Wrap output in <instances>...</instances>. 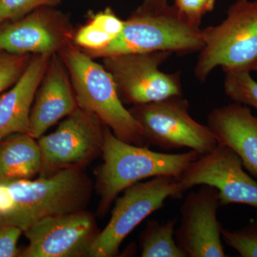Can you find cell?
Listing matches in <instances>:
<instances>
[{
  "label": "cell",
  "mask_w": 257,
  "mask_h": 257,
  "mask_svg": "<svg viewBox=\"0 0 257 257\" xmlns=\"http://www.w3.org/2000/svg\"><path fill=\"white\" fill-rule=\"evenodd\" d=\"M92 182L82 169H63L36 180L0 182V225L27 231L48 216L85 210Z\"/></svg>",
  "instance_id": "1"
},
{
  "label": "cell",
  "mask_w": 257,
  "mask_h": 257,
  "mask_svg": "<svg viewBox=\"0 0 257 257\" xmlns=\"http://www.w3.org/2000/svg\"><path fill=\"white\" fill-rule=\"evenodd\" d=\"M101 155L103 164L97 172L100 215H104L120 193L130 186L159 176L178 177L200 156L194 150L180 154L152 151L148 147L120 140L106 126Z\"/></svg>",
  "instance_id": "2"
},
{
  "label": "cell",
  "mask_w": 257,
  "mask_h": 257,
  "mask_svg": "<svg viewBox=\"0 0 257 257\" xmlns=\"http://www.w3.org/2000/svg\"><path fill=\"white\" fill-rule=\"evenodd\" d=\"M204 44L203 29L184 18L175 5H167L147 11L137 9L124 20L122 31L110 45L84 52L94 60L159 51L184 55L199 52Z\"/></svg>",
  "instance_id": "3"
},
{
  "label": "cell",
  "mask_w": 257,
  "mask_h": 257,
  "mask_svg": "<svg viewBox=\"0 0 257 257\" xmlns=\"http://www.w3.org/2000/svg\"><path fill=\"white\" fill-rule=\"evenodd\" d=\"M58 55L68 71L79 107L94 113L120 140L148 147L141 126L124 107L114 79L104 66L74 43Z\"/></svg>",
  "instance_id": "4"
},
{
  "label": "cell",
  "mask_w": 257,
  "mask_h": 257,
  "mask_svg": "<svg viewBox=\"0 0 257 257\" xmlns=\"http://www.w3.org/2000/svg\"><path fill=\"white\" fill-rule=\"evenodd\" d=\"M194 75L204 82L216 67L224 72H257V0H237L224 21L203 29Z\"/></svg>",
  "instance_id": "5"
},
{
  "label": "cell",
  "mask_w": 257,
  "mask_h": 257,
  "mask_svg": "<svg viewBox=\"0 0 257 257\" xmlns=\"http://www.w3.org/2000/svg\"><path fill=\"white\" fill-rule=\"evenodd\" d=\"M116 198L110 220L89 248L88 256L112 257L136 226L164 206L168 198L180 199L184 192L178 177L159 176L130 186Z\"/></svg>",
  "instance_id": "6"
},
{
  "label": "cell",
  "mask_w": 257,
  "mask_h": 257,
  "mask_svg": "<svg viewBox=\"0 0 257 257\" xmlns=\"http://www.w3.org/2000/svg\"><path fill=\"white\" fill-rule=\"evenodd\" d=\"M189 109L188 101L179 96L133 105L128 110L141 126L149 147L189 148L205 155L217 146V140L209 126L193 119Z\"/></svg>",
  "instance_id": "7"
},
{
  "label": "cell",
  "mask_w": 257,
  "mask_h": 257,
  "mask_svg": "<svg viewBox=\"0 0 257 257\" xmlns=\"http://www.w3.org/2000/svg\"><path fill=\"white\" fill-rule=\"evenodd\" d=\"M171 55L159 51L111 56L102 58V65L114 79L123 104H147L182 96L179 73L160 69Z\"/></svg>",
  "instance_id": "8"
},
{
  "label": "cell",
  "mask_w": 257,
  "mask_h": 257,
  "mask_svg": "<svg viewBox=\"0 0 257 257\" xmlns=\"http://www.w3.org/2000/svg\"><path fill=\"white\" fill-rule=\"evenodd\" d=\"M105 125L92 111L77 107L54 133L37 140L42 154L40 177L63 169H82L102 154Z\"/></svg>",
  "instance_id": "9"
},
{
  "label": "cell",
  "mask_w": 257,
  "mask_h": 257,
  "mask_svg": "<svg viewBox=\"0 0 257 257\" xmlns=\"http://www.w3.org/2000/svg\"><path fill=\"white\" fill-rule=\"evenodd\" d=\"M178 179L184 193L206 184L217 189L220 206L239 204L257 209V182L245 172L241 159L229 147L218 144L192 162Z\"/></svg>",
  "instance_id": "10"
},
{
  "label": "cell",
  "mask_w": 257,
  "mask_h": 257,
  "mask_svg": "<svg viewBox=\"0 0 257 257\" xmlns=\"http://www.w3.org/2000/svg\"><path fill=\"white\" fill-rule=\"evenodd\" d=\"M75 30L68 15L55 7H42L0 25V51L20 55H58L73 43Z\"/></svg>",
  "instance_id": "11"
},
{
  "label": "cell",
  "mask_w": 257,
  "mask_h": 257,
  "mask_svg": "<svg viewBox=\"0 0 257 257\" xmlns=\"http://www.w3.org/2000/svg\"><path fill=\"white\" fill-rule=\"evenodd\" d=\"M99 232L95 218L86 209L48 216L25 231L29 245L20 256H88Z\"/></svg>",
  "instance_id": "12"
},
{
  "label": "cell",
  "mask_w": 257,
  "mask_h": 257,
  "mask_svg": "<svg viewBox=\"0 0 257 257\" xmlns=\"http://www.w3.org/2000/svg\"><path fill=\"white\" fill-rule=\"evenodd\" d=\"M219 206L217 189L206 184L184 199L175 238L186 256H226L217 217Z\"/></svg>",
  "instance_id": "13"
},
{
  "label": "cell",
  "mask_w": 257,
  "mask_h": 257,
  "mask_svg": "<svg viewBox=\"0 0 257 257\" xmlns=\"http://www.w3.org/2000/svg\"><path fill=\"white\" fill-rule=\"evenodd\" d=\"M77 107L67 67L60 55L51 56L32 104L29 135L38 140Z\"/></svg>",
  "instance_id": "14"
},
{
  "label": "cell",
  "mask_w": 257,
  "mask_h": 257,
  "mask_svg": "<svg viewBox=\"0 0 257 257\" xmlns=\"http://www.w3.org/2000/svg\"><path fill=\"white\" fill-rule=\"evenodd\" d=\"M207 126L218 144L236 152L243 167L257 177V116L249 107L234 102L216 108L208 116Z\"/></svg>",
  "instance_id": "15"
},
{
  "label": "cell",
  "mask_w": 257,
  "mask_h": 257,
  "mask_svg": "<svg viewBox=\"0 0 257 257\" xmlns=\"http://www.w3.org/2000/svg\"><path fill=\"white\" fill-rule=\"evenodd\" d=\"M51 56L32 55L18 82L0 96V142L15 134H29L32 104Z\"/></svg>",
  "instance_id": "16"
},
{
  "label": "cell",
  "mask_w": 257,
  "mask_h": 257,
  "mask_svg": "<svg viewBox=\"0 0 257 257\" xmlns=\"http://www.w3.org/2000/svg\"><path fill=\"white\" fill-rule=\"evenodd\" d=\"M37 140L15 134L0 142V182L30 179L40 173L42 154Z\"/></svg>",
  "instance_id": "17"
},
{
  "label": "cell",
  "mask_w": 257,
  "mask_h": 257,
  "mask_svg": "<svg viewBox=\"0 0 257 257\" xmlns=\"http://www.w3.org/2000/svg\"><path fill=\"white\" fill-rule=\"evenodd\" d=\"M124 25L110 8L89 13L87 22L74 32V45L84 52L101 50L119 36Z\"/></svg>",
  "instance_id": "18"
},
{
  "label": "cell",
  "mask_w": 257,
  "mask_h": 257,
  "mask_svg": "<svg viewBox=\"0 0 257 257\" xmlns=\"http://www.w3.org/2000/svg\"><path fill=\"white\" fill-rule=\"evenodd\" d=\"M177 218L160 222L147 221L140 235L141 256L143 257H187L176 243Z\"/></svg>",
  "instance_id": "19"
},
{
  "label": "cell",
  "mask_w": 257,
  "mask_h": 257,
  "mask_svg": "<svg viewBox=\"0 0 257 257\" xmlns=\"http://www.w3.org/2000/svg\"><path fill=\"white\" fill-rule=\"evenodd\" d=\"M225 94L231 100L257 110V82L248 72H224Z\"/></svg>",
  "instance_id": "20"
},
{
  "label": "cell",
  "mask_w": 257,
  "mask_h": 257,
  "mask_svg": "<svg viewBox=\"0 0 257 257\" xmlns=\"http://www.w3.org/2000/svg\"><path fill=\"white\" fill-rule=\"evenodd\" d=\"M225 243L241 257H257V221L241 229H221Z\"/></svg>",
  "instance_id": "21"
},
{
  "label": "cell",
  "mask_w": 257,
  "mask_h": 257,
  "mask_svg": "<svg viewBox=\"0 0 257 257\" xmlns=\"http://www.w3.org/2000/svg\"><path fill=\"white\" fill-rule=\"evenodd\" d=\"M32 56L0 51V94L18 82L28 67Z\"/></svg>",
  "instance_id": "22"
},
{
  "label": "cell",
  "mask_w": 257,
  "mask_h": 257,
  "mask_svg": "<svg viewBox=\"0 0 257 257\" xmlns=\"http://www.w3.org/2000/svg\"><path fill=\"white\" fill-rule=\"evenodd\" d=\"M63 0H0V25L22 18L42 7H55Z\"/></svg>",
  "instance_id": "23"
},
{
  "label": "cell",
  "mask_w": 257,
  "mask_h": 257,
  "mask_svg": "<svg viewBox=\"0 0 257 257\" xmlns=\"http://www.w3.org/2000/svg\"><path fill=\"white\" fill-rule=\"evenodd\" d=\"M216 0H175V6L184 18L200 27L204 15L214 9Z\"/></svg>",
  "instance_id": "24"
},
{
  "label": "cell",
  "mask_w": 257,
  "mask_h": 257,
  "mask_svg": "<svg viewBox=\"0 0 257 257\" xmlns=\"http://www.w3.org/2000/svg\"><path fill=\"white\" fill-rule=\"evenodd\" d=\"M23 230L12 225H0V257L20 256L18 243Z\"/></svg>",
  "instance_id": "25"
},
{
  "label": "cell",
  "mask_w": 257,
  "mask_h": 257,
  "mask_svg": "<svg viewBox=\"0 0 257 257\" xmlns=\"http://www.w3.org/2000/svg\"><path fill=\"white\" fill-rule=\"evenodd\" d=\"M168 5L167 0H144L143 5L139 7L141 10H153L160 9Z\"/></svg>",
  "instance_id": "26"
}]
</instances>
